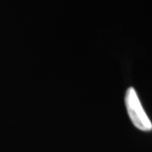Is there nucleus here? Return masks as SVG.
Returning <instances> with one entry per match:
<instances>
[{"instance_id": "obj_1", "label": "nucleus", "mask_w": 152, "mask_h": 152, "mask_svg": "<svg viewBox=\"0 0 152 152\" xmlns=\"http://www.w3.org/2000/svg\"><path fill=\"white\" fill-rule=\"evenodd\" d=\"M125 104L129 117L135 128L142 132L152 131V123L134 87H129L126 91Z\"/></svg>"}]
</instances>
